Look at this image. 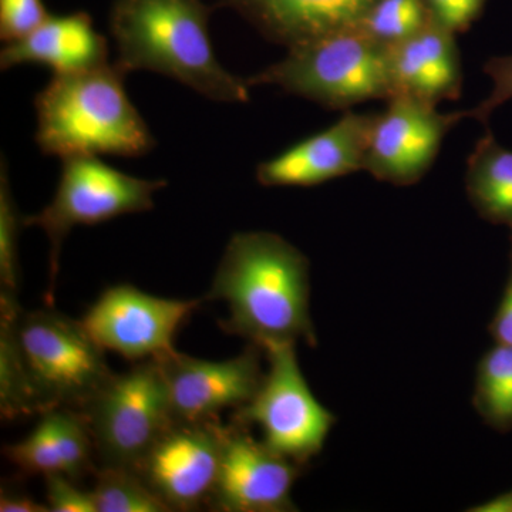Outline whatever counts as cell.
Masks as SVG:
<instances>
[{
    "label": "cell",
    "mask_w": 512,
    "mask_h": 512,
    "mask_svg": "<svg viewBox=\"0 0 512 512\" xmlns=\"http://www.w3.org/2000/svg\"><path fill=\"white\" fill-rule=\"evenodd\" d=\"M309 268L308 258L281 235L238 232L229 239L204 299L224 302L229 315L221 328L264 352L298 340L316 348Z\"/></svg>",
    "instance_id": "cell-1"
},
{
    "label": "cell",
    "mask_w": 512,
    "mask_h": 512,
    "mask_svg": "<svg viewBox=\"0 0 512 512\" xmlns=\"http://www.w3.org/2000/svg\"><path fill=\"white\" fill-rule=\"evenodd\" d=\"M110 29L124 74H164L218 103H248L251 86L222 66L200 0H117Z\"/></svg>",
    "instance_id": "cell-2"
},
{
    "label": "cell",
    "mask_w": 512,
    "mask_h": 512,
    "mask_svg": "<svg viewBox=\"0 0 512 512\" xmlns=\"http://www.w3.org/2000/svg\"><path fill=\"white\" fill-rule=\"evenodd\" d=\"M114 63L53 74L37 93V146L47 156L141 157L156 146L143 116L128 99Z\"/></svg>",
    "instance_id": "cell-3"
},
{
    "label": "cell",
    "mask_w": 512,
    "mask_h": 512,
    "mask_svg": "<svg viewBox=\"0 0 512 512\" xmlns=\"http://www.w3.org/2000/svg\"><path fill=\"white\" fill-rule=\"evenodd\" d=\"M330 110L393 96L389 46L353 28L289 47L288 55L249 77Z\"/></svg>",
    "instance_id": "cell-4"
},
{
    "label": "cell",
    "mask_w": 512,
    "mask_h": 512,
    "mask_svg": "<svg viewBox=\"0 0 512 512\" xmlns=\"http://www.w3.org/2000/svg\"><path fill=\"white\" fill-rule=\"evenodd\" d=\"M16 339L43 413L82 410L114 375L82 322L53 309L20 311Z\"/></svg>",
    "instance_id": "cell-5"
},
{
    "label": "cell",
    "mask_w": 512,
    "mask_h": 512,
    "mask_svg": "<svg viewBox=\"0 0 512 512\" xmlns=\"http://www.w3.org/2000/svg\"><path fill=\"white\" fill-rule=\"evenodd\" d=\"M103 467L137 470L175 423L158 360H144L113 375L82 410Z\"/></svg>",
    "instance_id": "cell-6"
},
{
    "label": "cell",
    "mask_w": 512,
    "mask_h": 512,
    "mask_svg": "<svg viewBox=\"0 0 512 512\" xmlns=\"http://www.w3.org/2000/svg\"><path fill=\"white\" fill-rule=\"evenodd\" d=\"M165 187V180L134 177L104 163L100 157L64 158L52 201L37 214L25 217L26 227L43 229L49 239L52 292L62 245L73 228L153 210L154 195Z\"/></svg>",
    "instance_id": "cell-7"
},
{
    "label": "cell",
    "mask_w": 512,
    "mask_h": 512,
    "mask_svg": "<svg viewBox=\"0 0 512 512\" xmlns=\"http://www.w3.org/2000/svg\"><path fill=\"white\" fill-rule=\"evenodd\" d=\"M268 372L254 397L232 414L241 426H258L262 441L299 466L318 456L335 426V414L313 396L296 356V345L265 350Z\"/></svg>",
    "instance_id": "cell-8"
},
{
    "label": "cell",
    "mask_w": 512,
    "mask_h": 512,
    "mask_svg": "<svg viewBox=\"0 0 512 512\" xmlns=\"http://www.w3.org/2000/svg\"><path fill=\"white\" fill-rule=\"evenodd\" d=\"M200 305V299L158 298L121 284L101 293L80 322L104 352L138 363L174 353L178 329Z\"/></svg>",
    "instance_id": "cell-9"
},
{
    "label": "cell",
    "mask_w": 512,
    "mask_h": 512,
    "mask_svg": "<svg viewBox=\"0 0 512 512\" xmlns=\"http://www.w3.org/2000/svg\"><path fill=\"white\" fill-rule=\"evenodd\" d=\"M386 101L373 121L363 171L382 183L410 187L429 173L444 138L467 113H441L434 104L407 94H393Z\"/></svg>",
    "instance_id": "cell-10"
},
{
    "label": "cell",
    "mask_w": 512,
    "mask_h": 512,
    "mask_svg": "<svg viewBox=\"0 0 512 512\" xmlns=\"http://www.w3.org/2000/svg\"><path fill=\"white\" fill-rule=\"evenodd\" d=\"M224 437L218 419L175 421L136 471L170 511L197 510L210 504Z\"/></svg>",
    "instance_id": "cell-11"
},
{
    "label": "cell",
    "mask_w": 512,
    "mask_h": 512,
    "mask_svg": "<svg viewBox=\"0 0 512 512\" xmlns=\"http://www.w3.org/2000/svg\"><path fill=\"white\" fill-rule=\"evenodd\" d=\"M302 468L256 440L249 427L231 421L208 505L224 512L296 511L291 494Z\"/></svg>",
    "instance_id": "cell-12"
},
{
    "label": "cell",
    "mask_w": 512,
    "mask_h": 512,
    "mask_svg": "<svg viewBox=\"0 0 512 512\" xmlns=\"http://www.w3.org/2000/svg\"><path fill=\"white\" fill-rule=\"evenodd\" d=\"M264 350L249 343L241 355L222 362L197 359L175 350L158 360L175 421L218 419L222 410L239 409L254 397L264 379Z\"/></svg>",
    "instance_id": "cell-13"
},
{
    "label": "cell",
    "mask_w": 512,
    "mask_h": 512,
    "mask_svg": "<svg viewBox=\"0 0 512 512\" xmlns=\"http://www.w3.org/2000/svg\"><path fill=\"white\" fill-rule=\"evenodd\" d=\"M375 116L346 110L332 126L258 164L256 181L264 187H315L363 171Z\"/></svg>",
    "instance_id": "cell-14"
},
{
    "label": "cell",
    "mask_w": 512,
    "mask_h": 512,
    "mask_svg": "<svg viewBox=\"0 0 512 512\" xmlns=\"http://www.w3.org/2000/svg\"><path fill=\"white\" fill-rule=\"evenodd\" d=\"M393 94L439 106L460 99L463 66L456 35L433 19L413 36L389 47Z\"/></svg>",
    "instance_id": "cell-15"
},
{
    "label": "cell",
    "mask_w": 512,
    "mask_h": 512,
    "mask_svg": "<svg viewBox=\"0 0 512 512\" xmlns=\"http://www.w3.org/2000/svg\"><path fill=\"white\" fill-rule=\"evenodd\" d=\"M109 62L106 37L94 28L87 13L49 16L39 26L0 52V69L20 64H42L53 74H69L94 69Z\"/></svg>",
    "instance_id": "cell-16"
},
{
    "label": "cell",
    "mask_w": 512,
    "mask_h": 512,
    "mask_svg": "<svg viewBox=\"0 0 512 512\" xmlns=\"http://www.w3.org/2000/svg\"><path fill=\"white\" fill-rule=\"evenodd\" d=\"M3 453L22 473L60 474L74 481L92 468L96 448L83 414L56 407L40 414L32 433Z\"/></svg>",
    "instance_id": "cell-17"
},
{
    "label": "cell",
    "mask_w": 512,
    "mask_h": 512,
    "mask_svg": "<svg viewBox=\"0 0 512 512\" xmlns=\"http://www.w3.org/2000/svg\"><path fill=\"white\" fill-rule=\"evenodd\" d=\"M268 39L286 47L359 28L376 0H232Z\"/></svg>",
    "instance_id": "cell-18"
},
{
    "label": "cell",
    "mask_w": 512,
    "mask_h": 512,
    "mask_svg": "<svg viewBox=\"0 0 512 512\" xmlns=\"http://www.w3.org/2000/svg\"><path fill=\"white\" fill-rule=\"evenodd\" d=\"M464 185L477 214L512 234V150L501 146L490 130L467 158Z\"/></svg>",
    "instance_id": "cell-19"
},
{
    "label": "cell",
    "mask_w": 512,
    "mask_h": 512,
    "mask_svg": "<svg viewBox=\"0 0 512 512\" xmlns=\"http://www.w3.org/2000/svg\"><path fill=\"white\" fill-rule=\"evenodd\" d=\"M20 311L18 295L0 292V412L6 420L43 413L16 339Z\"/></svg>",
    "instance_id": "cell-20"
},
{
    "label": "cell",
    "mask_w": 512,
    "mask_h": 512,
    "mask_svg": "<svg viewBox=\"0 0 512 512\" xmlns=\"http://www.w3.org/2000/svg\"><path fill=\"white\" fill-rule=\"evenodd\" d=\"M473 403L491 429L512 430V346L495 343L480 360Z\"/></svg>",
    "instance_id": "cell-21"
},
{
    "label": "cell",
    "mask_w": 512,
    "mask_h": 512,
    "mask_svg": "<svg viewBox=\"0 0 512 512\" xmlns=\"http://www.w3.org/2000/svg\"><path fill=\"white\" fill-rule=\"evenodd\" d=\"M92 494L97 512H171L131 468L101 466Z\"/></svg>",
    "instance_id": "cell-22"
},
{
    "label": "cell",
    "mask_w": 512,
    "mask_h": 512,
    "mask_svg": "<svg viewBox=\"0 0 512 512\" xmlns=\"http://www.w3.org/2000/svg\"><path fill=\"white\" fill-rule=\"evenodd\" d=\"M430 20L424 0H376L359 29L390 47L419 32Z\"/></svg>",
    "instance_id": "cell-23"
},
{
    "label": "cell",
    "mask_w": 512,
    "mask_h": 512,
    "mask_svg": "<svg viewBox=\"0 0 512 512\" xmlns=\"http://www.w3.org/2000/svg\"><path fill=\"white\" fill-rule=\"evenodd\" d=\"M26 227L25 217L20 214L18 204L10 187L8 164L5 158L0 163V285L2 291L18 295L19 292V237L20 229Z\"/></svg>",
    "instance_id": "cell-24"
},
{
    "label": "cell",
    "mask_w": 512,
    "mask_h": 512,
    "mask_svg": "<svg viewBox=\"0 0 512 512\" xmlns=\"http://www.w3.org/2000/svg\"><path fill=\"white\" fill-rule=\"evenodd\" d=\"M49 18L42 0H0V37L13 43Z\"/></svg>",
    "instance_id": "cell-25"
},
{
    "label": "cell",
    "mask_w": 512,
    "mask_h": 512,
    "mask_svg": "<svg viewBox=\"0 0 512 512\" xmlns=\"http://www.w3.org/2000/svg\"><path fill=\"white\" fill-rule=\"evenodd\" d=\"M484 73L493 82V89L473 109L466 110L467 119L488 124L491 114L512 100V55L491 57L484 64Z\"/></svg>",
    "instance_id": "cell-26"
},
{
    "label": "cell",
    "mask_w": 512,
    "mask_h": 512,
    "mask_svg": "<svg viewBox=\"0 0 512 512\" xmlns=\"http://www.w3.org/2000/svg\"><path fill=\"white\" fill-rule=\"evenodd\" d=\"M46 498L52 512H97L92 491L73 484L72 478L52 474L46 476Z\"/></svg>",
    "instance_id": "cell-27"
},
{
    "label": "cell",
    "mask_w": 512,
    "mask_h": 512,
    "mask_svg": "<svg viewBox=\"0 0 512 512\" xmlns=\"http://www.w3.org/2000/svg\"><path fill=\"white\" fill-rule=\"evenodd\" d=\"M431 19L454 35L470 28L487 0H424Z\"/></svg>",
    "instance_id": "cell-28"
},
{
    "label": "cell",
    "mask_w": 512,
    "mask_h": 512,
    "mask_svg": "<svg viewBox=\"0 0 512 512\" xmlns=\"http://www.w3.org/2000/svg\"><path fill=\"white\" fill-rule=\"evenodd\" d=\"M510 242V272H508L507 284H505L503 298L497 312L488 328L495 343L508 346H512V234Z\"/></svg>",
    "instance_id": "cell-29"
},
{
    "label": "cell",
    "mask_w": 512,
    "mask_h": 512,
    "mask_svg": "<svg viewBox=\"0 0 512 512\" xmlns=\"http://www.w3.org/2000/svg\"><path fill=\"white\" fill-rule=\"evenodd\" d=\"M2 512H50L49 505L36 503L30 495L20 493L15 488H2L0 493Z\"/></svg>",
    "instance_id": "cell-30"
},
{
    "label": "cell",
    "mask_w": 512,
    "mask_h": 512,
    "mask_svg": "<svg viewBox=\"0 0 512 512\" xmlns=\"http://www.w3.org/2000/svg\"><path fill=\"white\" fill-rule=\"evenodd\" d=\"M468 511L473 512H512V491L508 493L497 495L491 498L487 503L477 505V507L470 508Z\"/></svg>",
    "instance_id": "cell-31"
}]
</instances>
